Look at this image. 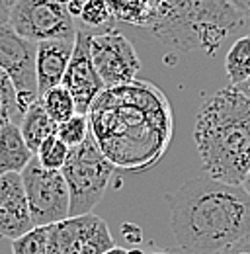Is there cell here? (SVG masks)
<instances>
[{
  "instance_id": "obj_19",
  "label": "cell",
  "mask_w": 250,
  "mask_h": 254,
  "mask_svg": "<svg viewBox=\"0 0 250 254\" xmlns=\"http://www.w3.org/2000/svg\"><path fill=\"white\" fill-rule=\"evenodd\" d=\"M24 112L20 108L18 90L12 82V78L0 68V129L8 124H18L22 122Z\"/></svg>"
},
{
  "instance_id": "obj_28",
  "label": "cell",
  "mask_w": 250,
  "mask_h": 254,
  "mask_svg": "<svg viewBox=\"0 0 250 254\" xmlns=\"http://www.w3.org/2000/svg\"><path fill=\"white\" fill-rule=\"evenodd\" d=\"M10 20V4L6 0H0V26L8 24Z\"/></svg>"
},
{
  "instance_id": "obj_1",
  "label": "cell",
  "mask_w": 250,
  "mask_h": 254,
  "mask_svg": "<svg viewBox=\"0 0 250 254\" xmlns=\"http://www.w3.org/2000/svg\"><path fill=\"white\" fill-rule=\"evenodd\" d=\"M88 112L94 139L114 166L143 170L168 147V104L151 84L131 80L104 88Z\"/></svg>"
},
{
  "instance_id": "obj_4",
  "label": "cell",
  "mask_w": 250,
  "mask_h": 254,
  "mask_svg": "<svg viewBox=\"0 0 250 254\" xmlns=\"http://www.w3.org/2000/svg\"><path fill=\"white\" fill-rule=\"evenodd\" d=\"M241 24L243 16L227 0H162L149 30L174 49L215 55Z\"/></svg>"
},
{
  "instance_id": "obj_31",
  "label": "cell",
  "mask_w": 250,
  "mask_h": 254,
  "mask_svg": "<svg viewBox=\"0 0 250 254\" xmlns=\"http://www.w3.org/2000/svg\"><path fill=\"white\" fill-rule=\"evenodd\" d=\"M104 254H127V251H125V249H120V247H114V249H110L108 253H104Z\"/></svg>"
},
{
  "instance_id": "obj_15",
  "label": "cell",
  "mask_w": 250,
  "mask_h": 254,
  "mask_svg": "<svg viewBox=\"0 0 250 254\" xmlns=\"http://www.w3.org/2000/svg\"><path fill=\"white\" fill-rule=\"evenodd\" d=\"M20 131L24 135V141L28 143L31 153L35 155V151L39 149V145L57 133V124L49 118V114L45 112L41 100H35L30 108L24 112V118L20 122Z\"/></svg>"
},
{
  "instance_id": "obj_17",
  "label": "cell",
  "mask_w": 250,
  "mask_h": 254,
  "mask_svg": "<svg viewBox=\"0 0 250 254\" xmlns=\"http://www.w3.org/2000/svg\"><path fill=\"white\" fill-rule=\"evenodd\" d=\"M225 70L233 86L241 84L250 76V33L239 37L231 45L225 57Z\"/></svg>"
},
{
  "instance_id": "obj_2",
  "label": "cell",
  "mask_w": 250,
  "mask_h": 254,
  "mask_svg": "<svg viewBox=\"0 0 250 254\" xmlns=\"http://www.w3.org/2000/svg\"><path fill=\"white\" fill-rule=\"evenodd\" d=\"M170 225L180 249L215 254L250 235V193L207 174L166 193Z\"/></svg>"
},
{
  "instance_id": "obj_20",
  "label": "cell",
  "mask_w": 250,
  "mask_h": 254,
  "mask_svg": "<svg viewBox=\"0 0 250 254\" xmlns=\"http://www.w3.org/2000/svg\"><path fill=\"white\" fill-rule=\"evenodd\" d=\"M68 151L70 147L64 141H61L59 135L55 133L39 145V149L35 151V159L47 170H62L64 162L68 159Z\"/></svg>"
},
{
  "instance_id": "obj_30",
  "label": "cell",
  "mask_w": 250,
  "mask_h": 254,
  "mask_svg": "<svg viewBox=\"0 0 250 254\" xmlns=\"http://www.w3.org/2000/svg\"><path fill=\"white\" fill-rule=\"evenodd\" d=\"M166 254H193V253H188V251H184V249H166Z\"/></svg>"
},
{
  "instance_id": "obj_27",
  "label": "cell",
  "mask_w": 250,
  "mask_h": 254,
  "mask_svg": "<svg viewBox=\"0 0 250 254\" xmlns=\"http://www.w3.org/2000/svg\"><path fill=\"white\" fill-rule=\"evenodd\" d=\"M64 2H66V8H68L70 16H72V18H78L80 12H82V8H84V4H86L88 0H64Z\"/></svg>"
},
{
  "instance_id": "obj_6",
  "label": "cell",
  "mask_w": 250,
  "mask_h": 254,
  "mask_svg": "<svg viewBox=\"0 0 250 254\" xmlns=\"http://www.w3.org/2000/svg\"><path fill=\"white\" fill-rule=\"evenodd\" d=\"M22 180L35 227L55 225L70 217V191L61 170H47L33 159L22 170Z\"/></svg>"
},
{
  "instance_id": "obj_32",
  "label": "cell",
  "mask_w": 250,
  "mask_h": 254,
  "mask_svg": "<svg viewBox=\"0 0 250 254\" xmlns=\"http://www.w3.org/2000/svg\"><path fill=\"white\" fill-rule=\"evenodd\" d=\"M243 188H245V190L250 193V172L247 174V178H245V182H243Z\"/></svg>"
},
{
  "instance_id": "obj_14",
  "label": "cell",
  "mask_w": 250,
  "mask_h": 254,
  "mask_svg": "<svg viewBox=\"0 0 250 254\" xmlns=\"http://www.w3.org/2000/svg\"><path fill=\"white\" fill-rule=\"evenodd\" d=\"M33 153L24 141L18 124H8L0 129V176L8 172H22Z\"/></svg>"
},
{
  "instance_id": "obj_3",
  "label": "cell",
  "mask_w": 250,
  "mask_h": 254,
  "mask_svg": "<svg viewBox=\"0 0 250 254\" xmlns=\"http://www.w3.org/2000/svg\"><path fill=\"white\" fill-rule=\"evenodd\" d=\"M193 141L207 176L243 186L250 172V100L233 84L199 108Z\"/></svg>"
},
{
  "instance_id": "obj_26",
  "label": "cell",
  "mask_w": 250,
  "mask_h": 254,
  "mask_svg": "<svg viewBox=\"0 0 250 254\" xmlns=\"http://www.w3.org/2000/svg\"><path fill=\"white\" fill-rule=\"evenodd\" d=\"M243 18H250V0H227Z\"/></svg>"
},
{
  "instance_id": "obj_18",
  "label": "cell",
  "mask_w": 250,
  "mask_h": 254,
  "mask_svg": "<svg viewBox=\"0 0 250 254\" xmlns=\"http://www.w3.org/2000/svg\"><path fill=\"white\" fill-rule=\"evenodd\" d=\"M45 112L49 114V118L59 126L62 122L70 120L74 114H76V104H74V98L72 94L64 88V86H53L51 90H47L45 94L39 98Z\"/></svg>"
},
{
  "instance_id": "obj_16",
  "label": "cell",
  "mask_w": 250,
  "mask_h": 254,
  "mask_svg": "<svg viewBox=\"0 0 250 254\" xmlns=\"http://www.w3.org/2000/svg\"><path fill=\"white\" fill-rule=\"evenodd\" d=\"M114 18L127 24L149 28L162 0H106Z\"/></svg>"
},
{
  "instance_id": "obj_8",
  "label": "cell",
  "mask_w": 250,
  "mask_h": 254,
  "mask_svg": "<svg viewBox=\"0 0 250 254\" xmlns=\"http://www.w3.org/2000/svg\"><path fill=\"white\" fill-rule=\"evenodd\" d=\"M35 57L37 43L22 37L10 24L0 26V68L12 78L22 112L39 100Z\"/></svg>"
},
{
  "instance_id": "obj_12",
  "label": "cell",
  "mask_w": 250,
  "mask_h": 254,
  "mask_svg": "<svg viewBox=\"0 0 250 254\" xmlns=\"http://www.w3.org/2000/svg\"><path fill=\"white\" fill-rule=\"evenodd\" d=\"M74 39H51L37 43V57H35V72H37V90L39 98L51 90L53 86H59L62 76L66 72V66L70 63L72 51H74Z\"/></svg>"
},
{
  "instance_id": "obj_24",
  "label": "cell",
  "mask_w": 250,
  "mask_h": 254,
  "mask_svg": "<svg viewBox=\"0 0 250 254\" xmlns=\"http://www.w3.org/2000/svg\"><path fill=\"white\" fill-rule=\"evenodd\" d=\"M47 254H70V223L68 219L49 225Z\"/></svg>"
},
{
  "instance_id": "obj_7",
  "label": "cell",
  "mask_w": 250,
  "mask_h": 254,
  "mask_svg": "<svg viewBox=\"0 0 250 254\" xmlns=\"http://www.w3.org/2000/svg\"><path fill=\"white\" fill-rule=\"evenodd\" d=\"M8 24L33 43L76 37L74 18L64 0H16Z\"/></svg>"
},
{
  "instance_id": "obj_22",
  "label": "cell",
  "mask_w": 250,
  "mask_h": 254,
  "mask_svg": "<svg viewBox=\"0 0 250 254\" xmlns=\"http://www.w3.org/2000/svg\"><path fill=\"white\" fill-rule=\"evenodd\" d=\"M49 245V225L33 227L26 235L12 241V254H47Z\"/></svg>"
},
{
  "instance_id": "obj_25",
  "label": "cell",
  "mask_w": 250,
  "mask_h": 254,
  "mask_svg": "<svg viewBox=\"0 0 250 254\" xmlns=\"http://www.w3.org/2000/svg\"><path fill=\"white\" fill-rule=\"evenodd\" d=\"M215 254H250V235L249 237H245V239H241L239 243H235V245H231V247H227V249H223V251H219Z\"/></svg>"
},
{
  "instance_id": "obj_13",
  "label": "cell",
  "mask_w": 250,
  "mask_h": 254,
  "mask_svg": "<svg viewBox=\"0 0 250 254\" xmlns=\"http://www.w3.org/2000/svg\"><path fill=\"white\" fill-rule=\"evenodd\" d=\"M70 254H104L116 247L106 221L94 213L68 217Z\"/></svg>"
},
{
  "instance_id": "obj_33",
  "label": "cell",
  "mask_w": 250,
  "mask_h": 254,
  "mask_svg": "<svg viewBox=\"0 0 250 254\" xmlns=\"http://www.w3.org/2000/svg\"><path fill=\"white\" fill-rule=\"evenodd\" d=\"M127 254H145V253H141V251L133 249V251H127ZM153 254H166V251H158V253H153Z\"/></svg>"
},
{
  "instance_id": "obj_10",
  "label": "cell",
  "mask_w": 250,
  "mask_h": 254,
  "mask_svg": "<svg viewBox=\"0 0 250 254\" xmlns=\"http://www.w3.org/2000/svg\"><path fill=\"white\" fill-rule=\"evenodd\" d=\"M61 86H64L76 104V114H88L94 100L106 88L90 55V33L84 30H76L74 51L66 72L62 76Z\"/></svg>"
},
{
  "instance_id": "obj_23",
  "label": "cell",
  "mask_w": 250,
  "mask_h": 254,
  "mask_svg": "<svg viewBox=\"0 0 250 254\" xmlns=\"http://www.w3.org/2000/svg\"><path fill=\"white\" fill-rule=\"evenodd\" d=\"M57 135L68 147L80 145L90 135V120L86 114H74L70 120L57 126Z\"/></svg>"
},
{
  "instance_id": "obj_21",
  "label": "cell",
  "mask_w": 250,
  "mask_h": 254,
  "mask_svg": "<svg viewBox=\"0 0 250 254\" xmlns=\"http://www.w3.org/2000/svg\"><path fill=\"white\" fill-rule=\"evenodd\" d=\"M78 20L86 28H92L98 32H108V30H114V20L116 18H114L106 0H88L82 8Z\"/></svg>"
},
{
  "instance_id": "obj_11",
  "label": "cell",
  "mask_w": 250,
  "mask_h": 254,
  "mask_svg": "<svg viewBox=\"0 0 250 254\" xmlns=\"http://www.w3.org/2000/svg\"><path fill=\"white\" fill-rule=\"evenodd\" d=\"M30 203L24 188L22 172H8L0 176V239H18L31 231Z\"/></svg>"
},
{
  "instance_id": "obj_29",
  "label": "cell",
  "mask_w": 250,
  "mask_h": 254,
  "mask_svg": "<svg viewBox=\"0 0 250 254\" xmlns=\"http://www.w3.org/2000/svg\"><path fill=\"white\" fill-rule=\"evenodd\" d=\"M235 88H237V90H239V92H241L243 96H247V98L250 100V76L247 78V80H243L241 84H237Z\"/></svg>"
},
{
  "instance_id": "obj_34",
  "label": "cell",
  "mask_w": 250,
  "mask_h": 254,
  "mask_svg": "<svg viewBox=\"0 0 250 254\" xmlns=\"http://www.w3.org/2000/svg\"><path fill=\"white\" fill-rule=\"evenodd\" d=\"M6 2H8V4H10V6H12V4H14V2H16V0H6Z\"/></svg>"
},
{
  "instance_id": "obj_5",
  "label": "cell",
  "mask_w": 250,
  "mask_h": 254,
  "mask_svg": "<svg viewBox=\"0 0 250 254\" xmlns=\"http://www.w3.org/2000/svg\"><path fill=\"white\" fill-rule=\"evenodd\" d=\"M116 166L98 147L92 131L76 147H70L62 176L70 191V217L92 213L114 178Z\"/></svg>"
},
{
  "instance_id": "obj_9",
  "label": "cell",
  "mask_w": 250,
  "mask_h": 254,
  "mask_svg": "<svg viewBox=\"0 0 250 254\" xmlns=\"http://www.w3.org/2000/svg\"><path fill=\"white\" fill-rule=\"evenodd\" d=\"M90 55L106 88L135 80L141 68L133 43L116 30L90 33Z\"/></svg>"
}]
</instances>
